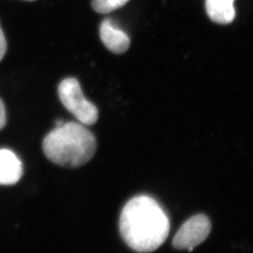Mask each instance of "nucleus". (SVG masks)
<instances>
[{"label":"nucleus","instance_id":"4","mask_svg":"<svg viewBox=\"0 0 253 253\" xmlns=\"http://www.w3.org/2000/svg\"><path fill=\"white\" fill-rule=\"evenodd\" d=\"M211 231V223L204 214H197L183 223L173 237V246L177 250L192 251L202 244Z\"/></svg>","mask_w":253,"mask_h":253},{"label":"nucleus","instance_id":"1","mask_svg":"<svg viewBox=\"0 0 253 253\" xmlns=\"http://www.w3.org/2000/svg\"><path fill=\"white\" fill-rule=\"evenodd\" d=\"M120 230L125 244L133 251L152 253L167 239L169 220L156 200L148 196H137L124 207Z\"/></svg>","mask_w":253,"mask_h":253},{"label":"nucleus","instance_id":"2","mask_svg":"<svg viewBox=\"0 0 253 253\" xmlns=\"http://www.w3.org/2000/svg\"><path fill=\"white\" fill-rule=\"evenodd\" d=\"M43 151L53 163L67 168H77L87 163L94 156L96 140L83 124L64 123L44 137Z\"/></svg>","mask_w":253,"mask_h":253},{"label":"nucleus","instance_id":"3","mask_svg":"<svg viewBox=\"0 0 253 253\" xmlns=\"http://www.w3.org/2000/svg\"><path fill=\"white\" fill-rule=\"evenodd\" d=\"M58 92L64 107L83 125H92L96 123L99 117L97 108L85 99L77 79L68 78L62 81Z\"/></svg>","mask_w":253,"mask_h":253},{"label":"nucleus","instance_id":"9","mask_svg":"<svg viewBox=\"0 0 253 253\" xmlns=\"http://www.w3.org/2000/svg\"><path fill=\"white\" fill-rule=\"evenodd\" d=\"M6 51H7V42H6V38H5L4 34L1 28V26H0V62L4 57Z\"/></svg>","mask_w":253,"mask_h":253},{"label":"nucleus","instance_id":"12","mask_svg":"<svg viewBox=\"0 0 253 253\" xmlns=\"http://www.w3.org/2000/svg\"><path fill=\"white\" fill-rule=\"evenodd\" d=\"M24 1H28V2H32V1H36V0H24Z\"/></svg>","mask_w":253,"mask_h":253},{"label":"nucleus","instance_id":"10","mask_svg":"<svg viewBox=\"0 0 253 253\" xmlns=\"http://www.w3.org/2000/svg\"><path fill=\"white\" fill-rule=\"evenodd\" d=\"M7 122L6 119V110H5L4 104L0 99V130L5 126Z\"/></svg>","mask_w":253,"mask_h":253},{"label":"nucleus","instance_id":"6","mask_svg":"<svg viewBox=\"0 0 253 253\" xmlns=\"http://www.w3.org/2000/svg\"><path fill=\"white\" fill-rule=\"evenodd\" d=\"M22 165L17 155L7 149L0 150V184L13 185L22 178Z\"/></svg>","mask_w":253,"mask_h":253},{"label":"nucleus","instance_id":"5","mask_svg":"<svg viewBox=\"0 0 253 253\" xmlns=\"http://www.w3.org/2000/svg\"><path fill=\"white\" fill-rule=\"evenodd\" d=\"M100 36L105 47L115 54H124L129 49L131 42L128 36L115 27L109 18L104 20L100 25Z\"/></svg>","mask_w":253,"mask_h":253},{"label":"nucleus","instance_id":"11","mask_svg":"<svg viewBox=\"0 0 253 253\" xmlns=\"http://www.w3.org/2000/svg\"><path fill=\"white\" fill-rule=\"evenodd\" d=\"M63 124H64V122H63V120H58V121H56V122H55V125H56V126H62V125H63Z\"/></svg>","mask_w":253,"mask_h":253},{"label":"nucleus","instance_id":"8","mask_svg":"<svg viewBox=\"0 0 253 253\" xmlns=\"http://www.w3.org/2000/svg\"><path fill=\"white\" fill-rule=\"evenodd\" d=\"M129 0H92V7L99 13H109L125 6Z\"/></svg>","mask_w":253,"mask_h":253},{"label":"nucleus","instance_id":"7","mask_svg":"<svg viewBox=\"0 0 253 253\" xmlns=\"http://www.w3.org/2000/svg\"><path fill=\"white\" fill-rule=\"evenodd\" d=\"M234 0H207V11L214 22L226 24L234 20Z\"/></svg>","mask_w":253,"mask_h":253}]
</instances>
